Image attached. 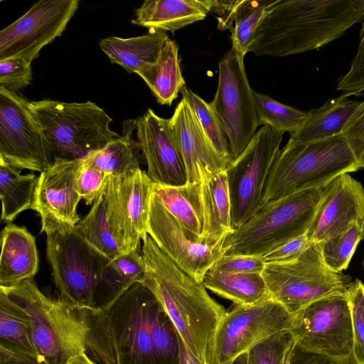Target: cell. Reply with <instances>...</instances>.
Masks as SVG:
<instances>
[{
	"instance_id": "cell-1",
	"label": "cell",
	"mask_w": 364,
	"mask_h": 364,
	"mask_svg": "<svg viewBox=\"0 0 364 364\" xmlns=\"http://www.w3.org/2000/svg\"><path fill=\"white\" fill-rule=\"evenodd\" d=\"M364 19V0H273L249 52L285 57L320 48Z\"/></svg>"
},
{
	"instance_id": "cell-2",
	"label": "cell",
	"mask_w": 364,
	"mask_h": 364,
	"mask_svg": "<svg viewBox=\"0 0 364 364\" xmlns=\"http://www.w3.org/2000/svg\"><path fill=\"white\" fill-rule=\"evenodd\" d=\"M142 241L146 272L141 282L153 293L187 348L208 363L215 333L227 311L209 296L202 282L178 267L148 234Z\"/></svg>"
},
{
	"instance_id": "cell-3",
	"label": "cell",
	"mask_w": 364,
	"mask_h": 364,
	"mask_svg": "<svg viewBox=\"0 0 364 364\" xmlns=\"http://www.w3.org/2000/svg\"><path fill=\"white\" fill-rule=\"evenodd\" d=\"M159 302L136 282L94 310H76L87 327L85 353L97 364H157L151 328Z\"/></svg>"
},
{
	"instance_id": "cell-4",
	"label": "cell",
	"mask_w": 364,
	"mask_h": 364,
	"mask_svg": "<svg viewBox=\"0 0 364 364\" xmlns=\"http://www.w3.org/2000/svg\"><path fill=\"white\" fill-rule=\"evenodd\" d=\"M360 168L342 134L314 141L290 138L269 171L264 205L304 190L322 188L339 175Z\"/></svg>"
},
{
	"instance_id": "cell-5",
	"label": "cell",
	"mask_w": 364,
	"mask_h": 364,
	"mask_svg": "<svg viewBox=\"0 0 364 364\" xmlns=\"http://www.w3.org/2000/svg\"><path fill=\"white\" fill-rule=\"evenodd\" d=\"M29 316L33 345L46 364H66L73 356L85 353L87 327L77 311L60 298L44 294L34 278L13 287H0Z\"/></svg>"
},
{
	"instance_id": "cell-6",
	"label": "cell",
	"mask_w": 364,
	"mask_h": 364,
	"mask_svg": "<svg viewBox=\"0 0 364 364\" xmlns=\"http://www.w3.org/2000/svg\"><path fill=\"white\" fill-rule=\"evenodd\" d=\"M29 107L47 141L52 161L84 159L119 134L110 129L112 118L95 102H65L44 99Z\"/></svg>"
},
{
	"instance_id": "cell-7",
	"label": "cell",
	"mask_w": 364,
	"mask_h": 364,
	"mask_svg": "<svg viewBox=\"0 0 364 364\" xmlns=\"http://www.w3.org/2000/svg\"><path fill=\"white\" fill-rule=\"evenodd\" d=\"M322 188L304 190L264 204L224 239L223 255L259 256L306 233Z\"/></svg>"
},
{
	"instance_id": "cell-8",
	"label": "cell",
	"mask_w": 364,
	"mask_h": 364,
	"mask_svg": "<svg viewBox=\"0 0 364 364\" xmlns=\"http://www.w3.org/2000/svg\"><path fill=\"white\" fill-rule=\"evenodd\" d=\"M46 235V255L55 284L76 310H94L99 286L106 279L109 259L75 230L58 225L41 230Z\"/></svg>"
},
{
	"instance_id": "cell-9",
	"label": "cell",
	"mask_w": 364,
	"mask_h": 364,
	"mask_svg": "<svg viewBox=\"0 0 364 364\" xmlns=\"http://www.w3.org/2000/svg\"><path fill=\"white\" fill-rule=\"evenodd\" d=\"M262 274L271 298L293 315L318 299L346 294L353 282L325 264L316 243L293 260L266 263Z\"/></svg>"
},
{
	"instance_id": "cell-10",
	"label": "cell",
	"mask_w": 364,
	"mask_h": 364,
	"mask_svg": "<svg viewBox=\"0 0 364 364\" xmlns=\"http://www.w3.org/2000/svg\"><path fill=\"white\" fill-rule=\"evenodd\" d=\"M293 314L272 298L254 304H235L217 328L208 364H232L258 343L291 330Z\"/></svg>"
},
{
	"instance_id": "cell-11",
	"label": "cell",
	"mask_w": 364,
	"mask_h": 364,
	"mask_svg": "<svg viewBox=\"0 0 364 364\" xmlns=\"http://www.w3.org/2000/svg\"><path fill=\"white\" fill-rule=\"evenodd\" d=\"M283 134L269 126H262L242 154L227 166L233 230L263 206L265 183Z\"/></svg>"
},
{
	"instance_id": "cell-12",
	"label": "cell",
	"mask_w": 364,
	"mask_h": 364,
	"mask_svg": "<svg viewBox=\"0 0 364 364\" xmlns=\"http://www.w3.org/2000/svg\"><path fill=\"white\" fill-rule=\"evenodd\" d=\"M243 59L232 48L225 54L219 62L216 93L209 103L228 141L232 162L250 144L258 127Z\"/></svg>"
},
{
	"instance_id": "cell-13",
	"label": "cell",
	"mask_w": 364,
	"mask_h": 364,
	"mask_svg": "<svg viewBox=\"0 0 364 364\" xmlns=\"http://www.w3.org/2000/svg\"><path fill=\"white\" fill-rule=\"evenodd\" d=\"M153 185L140 167L110 176L104 194L107 216L121 253L138 249L148 234Z\"/></svg>"
},
{
	"instance_id": "cell-14",
	"label": "cell",
	"mask_w": 364,
	"mask_h": 364,
	"mask_svg": "<svg viewBox=\"0 0 364 364\" xmlns=\"http://www.w3.org/2000/svg\"><path fill=\"white\" fill-rule=\"evenodd\" d=\"M295 343L306 350L343 358L353 355V328L346 294L318 299L293 315Z\"/></svg>"
},
{
	"instance_id": "cell-15",
	"label": "cell",
	"mask_w": 364,
	"mask_h": 364,
	"mask_svg": "<svg viewBox=\"0 0 364 364\" xmlns=\"http://www.w3.org/2000/svg\"><path fill=\"white\" fill-rule=\"evenodd\" d=\"M29 102L0 87V159L21 171L41 173L53 161Z\"/></svg>"
},
{
	"instance_id": "cell-16",
	"label": "cell",
	"mask_w": 364,
	"mask_h": 364,
	"mask_svg": "<svg viewBox=\"0 0 364 364\" xmlns=\"http://www.w3.org/2000/svg\"><path fill=\"white\" fill-rule=\"evenodd\" d=\"M77 0H41L0 31V61L21 58L28 63L60 36L78 8Z\"/></svg>"
},
{
	"instance_id": "cell-17",
	"label": "cell",
	"mask_w": 364,
	"mask_h": 364,
	"mask_svg": "<svg viewBox=\"0 0 364 364\" xmlns=\"http://www.w3.org/2000/svg\"><path fill=\"white\" fill-rule=\"evenodd\" d=\"M148 235L178 267L199 282H202L206 272L224 255L223 241L215 245L192 242L181 223L154 194L151 199Z\"/></svg>"
},
{
	"instance_id": "cell-18",
	"label": "cell",
	"mask_w": 364,
	"mask_h": 364,
	"mask_svg": "<svg viewBox=\"0 0 364 364\" xmlns=\"http://www.w3.org/2000/svg\"><path fill=\"white\" fill-rule=\"evenodd\" d=\"M82 162L56 159L41 172L31 209L41 218V230L58 225L75 227L80 221L77 176Z\"/></svg>"
},
{
	"instance_id": "cell-19",
	"label": "cell",
	"mask_w": 364,
	"mask_h": 364,
	"mask_svg": "<svg viewBox=\"0 0 364 364\" xmlns=\"http://www.w3.org/2000/svg\"><path fill=\"white\" fill-rule=\"evenodd\" d=\"M364 218V188L348 173L333 178L321 189L315 215L306 235L319 243L346 231Z\"/></svg>"
},
{
	"instance_id": "cell-20",
	"label": "cell",
	"mask_w": 364,
	"mask_h": 364,
	"mask_svg": "<svg viewBox=\"0 0 364 364\" xmlns=\"http://www.w3.org/2000/svg\"><path fill=\"white\" fill-rule=\"evenodd\" d=\"M137 145L147 165V175L153 183L169 186L187 183V173L173 138L167 119L151 109L134 121Z\"/></svg>"
},
{
	"instance_id": "cell-21",
	"label": "cell",
	"mask_w": 364,
	"mask_h": 364,
	"mask_svg": "<svg viewBox=\"0 0 364 364\" xmlns=\"http://www.w3.org/2000/svg\"><path fill=\"white\" fill-rule=\"evenodd\" d=\"M168 121L186 170L188 184L199 182L200 168L226 170L228 164L202 130L186 99L182 97Z\"/></svg>"
},
{
	"instance_id": "cell-22",
	"label": "cell",
	"mask_w": 364,
	"mask_h": 364,
	"mask_svg": "<svg viewBox=\"0 0 364 364\" xmlns=\"http://www.w3.org/2000/svg\"><path fill=\"white\" fill-rule=\"evenodd\" d=\"M198 172L196 197L202 223L200 242L215 245L233 230L227 173L208 168H200Z\"/></svg>"
},
{
	"instance_id": "cell-23",
	"label": "cell",
	"mask_w": 364,
	"mask_h": 364,
	"mask_svg": "<svg viewBox=\"0 0 364 364\" xmlns=\"http://www.w3.org/2000/svg\"><path fill=\"white\" fill-rule=\"evenodd\" d=\"M0 287H13L34 278L38 255L34 237L24 226L8 223L1 234Z\"/></svg>"
},
{
	"instance_id": "cell-24",
	"label": "cell",
	"mask_w": 364,
	"mask_h": 364,
	"mask_svg": "<svg viewBox=\"0 0 364 364\" xmlns=\"http://www.w3.org/2000/svg\"><path fill=\"white\" fill-rule=\"evenodd\" d=\"M210 8L211 0H146L131 22L149 30L174 33L204 19Z\"/></svg>"
},
{
	"instance_id": "cell-25",
	"label": "cell",
	"mask_w": 364,
	"mask_h": 364,
	"mask_svg": "<svg viewBox=\"0 0 364 364\" xmlns=\"http://www.w3.org/2000/svg\"><path fill=\"white\" fill-rule=\"evenodd\" d=\"M168 39L165 31L149 30L140 36L102 38L99 46L112 63L122 66L129 73H137L156 60Z\"/></svg>"
},
{
	"instance_id": "cell-26",
	"label": "cell",
	"mask_w": 364,
	"mask_h": 364,
	"mask_svg": "<svg viewBox=\"0 0 364 364\" xmlns=\"http://www.w3.org/2000/svg\"><path fill=\"white\" fill-rule=\"evenodd\" d=\"M343 94L327 100L322 106L307 112V116L290 138L314 141L341 135L360 102L349 100Z\"/></svg>"
},
{
	"instance_id": "cell-27",
	"label": "cell",
	"mask_w": 364,
	"mask_h": 364,
	"mask_svg": "<svg viewBox=\"0 0 364 364\" xmlns=\"http://www.w3.org/2000/svg\"><path fill=\"white\" fill-rule=\"evenodd\" d=\"M136 74L148 85L158 103L171 106L185 87L177 43L168 38L156 60Z\"/></svg>"
},
{
	"instance_id": "cell-28",
	"label": "cell",
	"mask_w": 364,
	"mask_h": 364,
	"mask_svg": "<svg viewBox=\"0 0 364 364\" xmlns=\"http://www.w3.org/2000/svg\"><path fill=\"white\" fill-rule=\"evenodd\" d=\"M202 283L214 294L237 305H250L271 298L262 273L220 271L211 267Z\"/></svg>"
},
{
	"instance_id": "cell-29",
	"label": "cell",
	"mask_w": 364,
	"mask_h": 364,
	"mask_svg": "<svg viewBox=\"0 0 364 364\" xmlns=\"http://www.w3.org/2000/svg\"><path fill=\"white\" fill-rule=\"evenodd\" d=\"M38 182L35 174L21 175V170L0 159L1 221L11 223L21 212L31 209Z\"/></svg>"
},
{
	"instance_id": "cell-30",
	"label": "cell",
	"mask_w": 364,
	"mask_h": 364,
	"mask_svg": "<svg viewBox=\"0 0 364 364\" xmlns=\"http://www.w3.org/2000/svg\"><path fill=\"white\" fill-rule=\"evenodd\" d=\"M153 194L181 223L191 240L196 243L201 242L202 223L190 185L169 186L154 183Z\"/></svg>"
},
{
	"instance_id": "cell-31",
	"label": "cell",
	"mask_w": 364,
	"mask_h": 364,
	"mask_svg": "<svg viewBox=\"0 0 364 364\" xmlns=\"http://www.w3.org/2000/svg\"><path fill=\"white\" fill-rule=\"evenodd\" d=\"M136 148L129 134L119 136L100 150L90 153L83 159V165L99 169L110 176H120L139 167Z\"/></svg>"
},
{
	"instance_id": "cell-32",
	"label": "cell",
	"mask_w": 364,
	"mask_h": 364,
	"mask_svg": "<svg viewBox=\"0 0 364 364\" xmlns=\"http://www.w3.org/2000/svg\"><path fill=\"white\" fill-rule=\"evenodd\" d=\"M104 194L95 200L75 230L92 247L111 259L121 252L108 223Z\"/></svg>"
},
{
	"instance_id": "cell-33",
	"label": "cell",
	"mask_w": 364,
	"mask_h": 364,
	"mask_svg": "<svg viewBox=\"0 0 364 364\" xmlns=\"http://www.w3.org/2000/svg\"><path fill=\"white\" fill-rule=\"evenodd\" d=\"M0 337L1 341L38 355L29 316L2 290H0Z\"/></svg>"
},
{
	"instance_id": "cell-34",
	"label": "cell",
	"mask_w": 364,
	"mask_h": 364,
	"mask_svg": "<svg viewBox=\"0 0 364 364\" xmlns=\"http://www.w3.org/2000/svg\"><path fill=\"white\" fill-rule=\"evenodd\" d=\"M257 124L290 134L296 131L305 120L307 112L279 102L267 95L252 90Z\"/></svg>"
},
{
	"instance_id": "cell-35",
	"label": "cell",
	"mask_w": 364,
	"mask_h": 364,
	"mask_svg": "<svg viewBox=\"0 0 364 364\" xmlns=\"http://www.w3.org/2000/svg\"><path fill=\"white\" fill-rule=\"evenodd\" d=\"M363 237L364 218L355 222L344 232L316 244L325 264L335 272H343Z\"/></svg>"
},
{
	"instance_id": "cell-36",
	"label": "cell",
	"mask_w": 364,
	"mask_h": 364,
	"mask_svg": "<svg viewBox=\"0 0 364 364\" xmlns=\"http://www.w3.org/2000/svg\"><path fill=\"white\" fill-rule=\"evenodd\" d=\"M273 0H241L231 28L232 48L245 57L267 6Z\"/></svg>"
},
{
	"instance_id": "cell-37",
	"label": "cell",
	"mask_w": 364,
	"mask_h": 364,
	"mask_svg": "<svg viewBox=\"0 0 364 364\" xmlns=\"http://www.w3.org/2000/svg\"><path fill=\"white\" fill-rule=\"evenodd\" d=\"M181 94L189 104L199 125L218 154L228 166L232 163L230 148L223 129L209 103L186 86Z\"/></svg>"
},
{
	"instance_id": "cell-38",
	"label": "cell",
	"mask_w": 364,
	"mask_h": 364,
	"mask_svg": "<svg viewBox=\"0 0 364 364\" xmlns=\"http://www.w3.org/2000/svg\"><path fill=\"white\" fill-rule=\"evenodd\" d=\"M151 334L157 364H178L179 336L159 303L153 316Z\"/></svg>"
},
{
	"instance_id": "cell-39",
	"label": "cell",
	"mask_w": 364,
	"mask_h": 364,
	"mask_svg": "<svg viewBox=\"0 0 364 364\" xmlns=\"http://www.w3.org/2000/svg\"><path fill=\"white\" fill-rule=\"evenodd\" d=\"M294 345L291 330L276 333L246 353L247 364H286Z\"/></svg>"
},
{
	"instance_id": "cell-40",
	"label": "cell",
	"mask_w": 364,
	"mask_h": 364,
	"mask_svg": "<svg viewBox=\"0 0 364 364\" xmlns=\"http://www.w3.org/2000/svg\"><path fill=\"white\" fill-rule=\"evenodd\" d=\"M107 269L115 275V287L118 294L142 281L146 264L142 253L139 252L138 248L127 253H120L109 259Z\"/></svg>"
},
{
	"instance_id": "cell-41",
	"label": "cell",
	"mask_w": 364,
	"mask_h": 364,
	"mask_svg": "<svg viewBox=\"0 0 364 364\" xmlns=\"http://www.w3.org/2000/svg\"><path fill=\"white\" fill-rule=\"evenodd\" d=\"M353 328V356L357 364H364V284L356 279L347 293Z\"/></svg>"
},
{
	"instance_id": "cell-42",
	"label": "cell",
	"mask_w": 364,
	"mask_h": 364,
	"mask_svg": "<svg viewBox=\"0 0 364 364\" xmlns=\"http://www.w3.org/2000/svg\"><path fill=\"white\" fill-rule=\"evenodd\" d=\"M110 175L99 169L82 165L77 176V192L86 205H92L95 200L104 194Z\"/></svg>"
},
{
	"instance_id": "cell-43",
	"label": "cell",
	"mask_w": 364,
	"mask_h": 364,
	"mask_svg": "<svg viewBox=\"0 0 364 364\" xmlns=\"http://www.w3.org/2000/svg\"><path fill=\"white\" fill-rule=\"evenodd\" d=\"M32 80L31 63L21 58L0 61V87L18 93Z\"/></svg>"
},
{
	"instance_id": "cell-44",
	"label": "cell",
	"mask_w": 364,
	"mask_h": 364,
	"mask_svg": "<svg viewBox=\"0 0 364 364\" xmlns=\"http://www.w3.org/2000/svg\"><path fill=\"white\" fill-rule=\"evenodd\" d=\"M337 90L349 95H357L364 91V23L360 29L357 52L348 71L340 77Z\"/></svg>"
},
{
	"instance_id": "cell-45",
	"label": "cell",
	"mask_w": 364,
	"mask_h": 364,
	"mask_svg": "<svg viewBox=\"0 0 364 364\" xmlns=\"http://www.w3.org/2000/svg\"><path fill=\"white\" fill-rule=\"evenodd\" d=\"M342 135L346 139L359 167L364 168V100L360 102Z\"/></svg>"
},
{
	"instance_id": "cell-46",
	"label": "cell",
	"mask_w": 364,
	"mask_h": 364,
	"mask_svg": "<svg viewBox=\"0 0 364 364\" xmlns=\"http://www.w3.org/2000/svg\"><path fill=\"white\" fill-rule=\"evenodd\" d=\"M265 262L262 257L250 255H223L212 267L230 272L262 273Z\"/></svg>"
},
{
	"instance_id": "cell-47",
	"label": "cell",
	"mask_w": 364,
	"mask_h": 364,
	"mask_svg": "<svg viewBox=\"0 0 364 364\" xmlns=\"http://www.w3.org/2000/svg\"><path fill=\"white\" fill-rule=\"evenodd\" d=\"M313 243L306 234L297 237L264 255L265 263H280L293 260L299 257Z\"/></svg>"
},
{
	"instance_id": "cell-48",
	"label": "cell",
	"mask_w": 364,
	"mask_h": 364,
	"mask_svg": "<svg viewBox=\"0 0 364 364\" xmlns=\"http://www.w3.org/2000/svg\"><path fill=\"white\" fill-rule=\"evenodd\" d=\"M286 364H357L353 356L338 358L306 350L294 346Z\"/></svg>"
},
{
	"instance_id": "cell-49",
	"label": "cell",
	"mask_w": 364,
	"mask_h": 364,
	"mask_svg": "<svg viewBox=\"0 0 364 364\" xmlns=\"http://www.w3.org/2000/svg\"><path fill=\"white\" fill-rule=\"evenodd\" d=\"M0 364H46L38 355L7 342L0 341Z\"/></svg>"
},
{
	"instance_id": "cell-50",
	"label": "cell",
	"mask_w": 364,
	"mask_h": 364,
	"mask_svg": "<svg viewBox=\"0 0 364 364\" xmlns=\"http://www.w3.org/2000/svg\"><path fill=\"white\" fill-rule=\"evenodd\" d=\"M240 1L241 0H211L210 11H213L218 14V29H231L236 10Z\"/></svg>"
},
{
	"instance_id": "cell-51",
	"label": "cell",
	"mask_w": 364,
	"mask_h": 364,
	"mask_svg": "<svg viewBox=\"0 0 364 364\" xmlns=\"http://www.w3.org/2000/svg\"><path fill=\"white\" fill-rule=\"evenodd\" d=\"M180 356L178 364H208L191 352L179 338Z\"/></svg>"
},
{
	"instance_id": "cell-52",
	"label": "cell",
	"mask_w": 364,
	"mask_h": 364,
	"mask_svg": "<svg viewBox=\"0 0 364 364\" xmlns=\"http://www.w3.org/2000/svg\"><path fill=\"white\" fill-rule=\"evenodd\" d=\"M66 364H97L90 358L85 353H80L71 357Z\"/></svg>"
},
{
	"instance_id": "cell-53",
	"label": "cell",
	"mask_w": 364,
	"mask_h": 364,
	"mask_svg": "<svg viewBox=\"0 0 364 364\" xmlns=\"http://www.w3.org/2000/svg\"><path fill=\"white\" fill-rule=\"evenodd\" d=\"M232 364H247V355L244 354L238 357Z\"/></svg>"
},
{
	"instance_id": "cell-54",
	"label": "cell",
	"mask_w": 364,
	"mask_h": 364,
	"mask_svg": "<svg viewBox=\"0 0 364 364\" xmlns=\"http://www.w3.org/2000/svg\"><path fill=\"white\" fill-rule=\"evenodd\" d=\"M362 264H363V269H364V256H363V262H362Z\"/></svg>"
}]
</instances>
